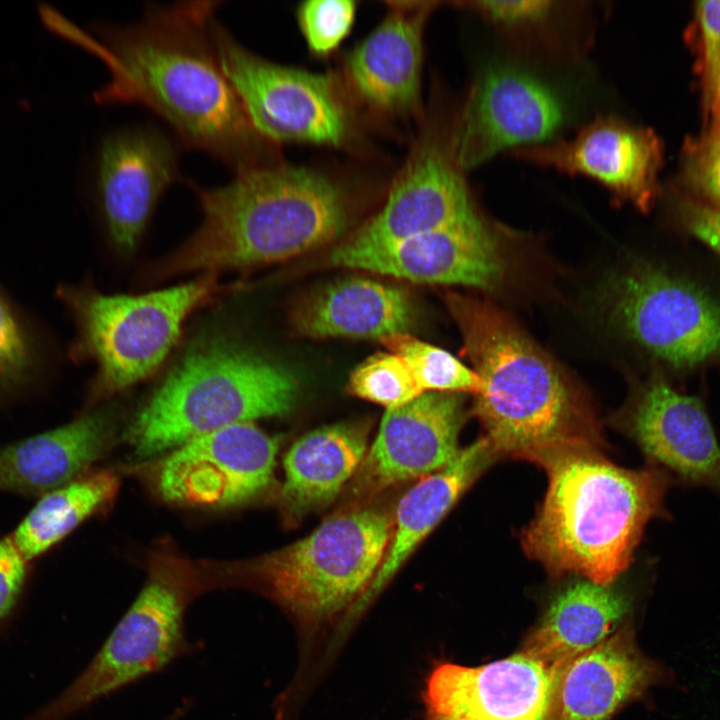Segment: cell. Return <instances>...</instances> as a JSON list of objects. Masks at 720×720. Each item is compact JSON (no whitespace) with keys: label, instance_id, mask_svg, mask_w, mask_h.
<instances>
[{"label":"cell","instance_id":"6da1fadb","mask_svg":"<svg viewBox=\"0 0 720 720\" xmlns=\"http://www.w3.org/2000/svg\"><path fill=\"white\" fill-rule=\"evenodd\" d=\"M219 4H150L135 24L95 29L98 38L69 23L61 33L108 68L109 81L95 94L98 103L148 107L184 145L239 174L273 162L270 142L250 123L220 65L211 30Z\"/></svg>","mask_w":720,"mask_h":720},{"label":"cell","instance_id":"7a4b0ae2","mask_svg":"<svg viewBox=\"0 0 720 720\" xmlns=\"http://www.w3.org/2000/svg\"><path fill=\"white\" fill-rule=\"evenodd\" d=\"M190 184L202 222L156 264L157 278L286 260L338 238L350 219L346 187L304 166L273 162L239 173L224 186Z\"/></svg>","mask_w":720,"mask_h":720},{"label":"cell","instance_id":"3957f363","mask_svg":"<svg viewBox=\"0 0 720 720\" xmlns=\"http://www.w3.org/2000/svg\"><path fill=\"white\" fill-rule=\"evenodd\" d=\"M538 465L548 488L521 534L525 552L553 576L611 585L629 566L648 522L666 514L665 471L620 467L591 444L561 449Z\"/></svg>","mask_w":720,"mask_h":720},{"label":"cell","instance_id":"277c9868","mask_svg":"<svg viewBox=\"0 0 720 720\" xmlns=\"http://www.w3.org/2000/svg\"><path fill=\"white\" fill-rule=\"evenodd\" d=\"M448 306L482 382L473 413L495 457L539 464L561 449L599 444L591 416L561 371L503 311L457 294Z\"/></svg>","mask_w":720,"mask_h":720},{"label":"cell","instance_id":"5b68a950","mask_svg":"<svg viewBox=\"0 0 720 720\" xmlns=\"http://www.w3.org/2000/svg\"><path fill=\"white\" fill-rule=\"evenodd\" d=\"M295 378L228 335H209L175 365L132 422L138 456L158 454L198 436L294 406Z\"/></svg>","mask_w":720,"mask_h":720},{"label":"cell","instance_id":"8992f818","mask_svg":"<svg viewBox=\"0 0 720 720\" xmlns=\"http://www.w3.org/2000/svg\"><path fill=\"white\" fill-rule=\"evenodd\" d=\"M220 289L213 273L141 295L60 288L58 296L77 328L73 355L97 365L91 395L110 396L150 376L176 344L188 316Z\"/></svg>","mask_w":720,"mask_h":720},{"label":"cell","instance_id":"52a82bcc","mask_svg":"<svg viewBox=\"0 0 720 720\" xmlns=\"http://www.w3.org/2000/svg\"><path fill=\"white\" fill-rule=\"evenodd\" d=\"M393 524L376 508L334 515L311 534L249 564L257 586L308 625L353 608L374 579Z\"/></svg>","mask_w":720,"mask_h":720},{"label":"cell","instance_id":"ba28073f","mask_svg":"<svg viewBox=\"0 0 720 720\" xmlns=\"http://www.w3.org/2000/svg\"><path fill=\"white\" fill-rule=\"evenodd\" d=\"M611 322L675 371L720 360V299L692 279L639 262L605 286Z\"/></svg>","mask_w":720,"mask_h":720},{"label":"cell","instance_id":"9c48e42d","mask_svg":"<svg viewBox=\"0 0 720 720\" xmlns=\"http://www.w3.org/2000/svg\"><path fill=\"white\" fill-rule=\"evenodd\" d=\"M187 604L185 588L151 578L87 666L31 720H67L192 653L197 647L185 629Z\"/></svg>","mask_w":720,"mask_h":720},{"label":"cell","instance_id":"30bf717a","mask_svg":"<svg viewBox=\"0 0 720 720\" xmlns=\"http://www.w3.org/2000/svg\"><path fill=\"white\" fill-rule=\"evenodd\" d=\"M211 30L220 65L263 139L333 147L345 142L347 112L328 75L261 58L216 19Z\"/></svg>","mask_w":720,"mask_h":720},{"label":"cell","instance_id":"8fae6325","mask_svg":"<svg viewBox=\"0 0 720 720\" xmlns=\"http://www.w3.org/2000/svg\"><path fill=\"white\" fill-rule=\"evenodd\" d=\"M572 117L569 98L524 64L494 59L473 83L451 136L457 163L473 169L505 150L557 138Z\"/></svg>","mask_w":720,"mask_h":720},{"label":"cell","instance_id":"7c38bea8","mask_svg":"<svg viewBox=\"0 0 720 720\" xmlns=\"http://www.w3.org/2000/svg\"><path fill=\"white\" fill-rule=\"evenodd\" d=\"M563 667L523 650L480 666L439 662L425 680L420 720H549Z\"/></svg>","mask_w":720,"mask_h":720},{"label":"cell","instance_id":"4fadbf2b","mask_svg":"<svg viewBox=\"0 0 720 720\" xmlns=\"http://www.w3.org/2000/svg\"><path fill=\"white\" fill-rule=\"evenodd\" d=\"M278 440L251 422L231 425L180 445L161 464L158 489L170 502L231 506L269 485Z\"/></svg>","mask_w":720,"mask_h":720},{"label":"cell","instance_id":"5bb4252c","mask_svg":"<svg viewBox=\"0 0 720 720\" xmlns=\"http://www.w3.org/2000/svg\"><path fill=\"white\" fill-rule=\"evenodd\" d=\"M537 166L594 179L618 202L647 212L658 193L662 147L656 134L616 115H599L570 138L513 150Z\"/></svg>","mask_w":720,"mask_h":720},{"label":"cell","instance_id":"9a60e30c","mask_svg":"<svg viewBox=\"0 0 720 720\" xmlns=\"http://www.w3.org/2000/svg\"><path fill=\"white\" fill-rule=\"evenodd\" d=\"M476 209L451 138L445 142L429 137L412 151L380 210L336 248L346 252L384 248Z\"/></svg>","mask_w":720,"mask_h":720},{"label":"cell","instance_id":"2e32d148","mask_svg":"<svg viewBox=\"0 0 720 720\" xmlns=\"http://www.w3.org/2000/svg\"><path fill=\"white\" fill-rule=\"evenodd\" d=\"M330 261L417 283L496 288L503 278L498 238L478 209L447 225L380 249L346 252Z\"/></svg>","mask_w":720,"mask_h":720},{"label":"cell","instance_id":"e0dca14e","mask_svg":"<svg viewBox=\"0 0 720 720\" xmlns=\"http://www.w3.org/2000/svg\"><path fill=\"white\" fill-rule=\"evenodd\" d=\"M174 146L158 129L125 128L108 135L100 149L98 193L114 247H137L165 190L178 178Z\"/></svg>","mask_w":720,"mask_h":720},{"label":"cell","instance_id":"ac0fdd59","mask_svg":"<svg viewBox=\"0 0 720 720\" xmlns=\"http://www.w3.org/2000/svg\"><path fill=\"white\" fill-rule=\"evenodd\" d=\"M463 421V397L456 393L424 392L386 411L354 488L361 494L376 493L444 468L460 452Z\"/></svg>","mask_w":720,"mask_h":720},{"label":"cell","instance_id":"d6986e66","mask_svg":"<svg viewBox=\"0 0 720 720\" xmlns=\"http://www.w3.org/2000/svg\"><path fill=\"white\" fill-rule=\"evenodd\" d=\"M626 429L648 459L678 480L720 493V445L703 402L655 372L628 409Z\"/></svg>","mask_w":720,"mask_h":720},{"label":"cell","instance_id":"ffe728a7","mask_svg":"<svg viewBox=\"0 0 720 720\" xmlns=\"http://www.w3.org/2000/svg\"><path fill=\"white\" fill-rule=\"evenodd\" d=\"M349 53L345 74L357 98L387 116L414 112L420 100L427 21L437 1H393Z\"/></svg>","mask_w":720,"mask_h":720},{"label":"cell","instance_id":"44dd1931","mask_svg":"<svg viewBox=\"0 0 720 720\" xmlns=\"http://www.w3.org/2000/svg\"><path fill=\"white\" fill-rule=\"evenodd\" d=\"M669 680L670 672L639 648L627 622L563 667L549 720H612Z\"/></svg>","mask_w":720,"mask_h":720},{"label":"cell","instance_id":"7402d4cb","mask_svg":"<svg viewBox=\"0 0 720 720\" xmlns=\"http://www.w3.org/2000/svg\"><path fill=\"white\" fill-rule=\"evenodd\" d=\"M630 609L628 596L612 584L580 578L554 595L521 650L563 667L629 622Z\"/></svg>","mask_w":720,"mask_h":720},{"label":"cell","instance_id":"603a6c76","mask_svg":"<svg viewBox=\"0 0 720 720\" xmlns=\"http://www.w3.org/2000/svg\"><path fill=\"white\" fill-rule=\"evenodd\" d=\"M495 459L482 437L444 468L424 476L400 500L392 535L370 586L353 606L360 612L387 585L421 541L439 524L463 493ZM351 609V610H352Z\"/></svg>","mask_w":720,"mask_h":720},{"label":"cell","instance_id":"cb8c5ba5","mask_svg":"<svg viewBox=\"0 0 720 720\" xmlns=\"http://www.w3.org/2000/svg\"><path fill=\"white\" fill-rule=\"evenodd\" d=\"M412 320V306L402 290L364 278H348L320 289L294 317L297 330L306 336L380 340L406 333Z\"/></svg>","mask_w":720,"mask_h":720},{"label":"cell","instance_id":"d4e9b609","mask_svg":"<svg viewBox=\"0 0 720 720\" xmlns=\"http://www.w3.org/2000/svg\"><path fill=\"white\" fill-rule=\"evenodd\" d=\"M103 415H86L0 449V490L42 496L69 483L104 450Z\"/></svg>","mask_w":720,"mask_h":720},{"label":"cell","instance_id":"484cf974","mask_svg":"<svg viewBox=\"0 0 720 720\" xmlns=\"http://www.w3.org/2000/svg\"><path fill=\"white\" fill-rule=\"evenodd\" d=\"M366 447V431L359 424L324 426L299 438L284 458L286 518L296 523L330 503L358 471Z\"/></svg>","mask_w":720,"mask_h":720},{"label":"cell","instance_id":"4316f807","mask_svg":"<svg viewBox=\"0 0 720 720\" xmlns=\"http://www.w3.org/2000/svg\"><path fill=\"white\" fill-rule=\"evenodd\" d=\"M118 480L110 472L69 482L40 497L12 539L27 561L58 543L97 509L112 500Z\"/></svg>","mask_w":720,"mask_h":720},{"label":"cell","instance_id":"83f0119b","mask_svg":"<svg viewBox=\"0 0 720 720\" xmlns=\"http://www.w3.org/2000/svg\"><path fill=\"white\" fill-rule=\"evenodd\" d=\"M380 341L407 363L423 392L476 395L481 389V379L473 368L442 348L407 333L394 334Z\"/></svg>","mask_w":720,"mask_h":720},{"label":"cell","instance_id":"f1b7e54d","mask_svg":"<svg viewBox=\"0 0 720 720\" xmlns=\"http://www.w3.org/2000/svg\"><path fill=\"white\" fill-rule=\"evenodd\" d=\"M349 391L386 408H399L424 393L407 363L392 352H378L351 373Z\"/></svg>","mask_w":720,"mask_h":720},{"label":"cell","instance_id":"f546056e","mask_svg":"<svg viewBox=\"0 0 720 720\" xmlns=\"http://www.w3.org/2000/svg\"><path fill=\"white\" fill-rule=\"evenodd\" d=\"M357 2L353 0H308L296 10L301 33L311 53L326 57L335 52L354 25Z\"/></svg>","mask_w":720,"mask_h":720},{"label":"cell","instance_id":"4dcf8cb0","mask_svg":"<svg viewBox=\"0 0 720 720\" xmlns=\"http://www.w3.org/2000/svg\"><path fill=\"white\" fill-rule=\"evenodd\" d=\"M37 351L29 329L0 292V393L17 390L33 377Z\"/></svg>","mask_w":720,"mask_h":720},{"label":"cell","instance_id":"1f68e13d","mask_svg":"<svg viewBox=\"0 0 720 720\" xmlns=\"http://www.w3.org/2000/svg\"><path fill=\"white\" fill-rule=\"evenodd\" d=\"M684 177L704 203L720 207V123L686 144Z\"/></svg>","mask_w":720,"mask_h":720},{"label":"cell","instance_id":"d6a6232c","mask_svg":"<svg viewBox=\"0 0 720 720\" xmlns=\"http://www.w3.org/2000/svg\"><path fill=\"white\" fill-rule=\"evenodd\" d=\"M558 4L545 0L457 2V5L479 15L488 24L510 33L540 28L556 15Z\"/></svg>","mask_w":720,"mask_h":720},{"label":"cell","instance_id":"836d02e7","mask_svg":"<svg viewBox=\"0 0 720 720\" xmlns=\"http://www.w3.org/2000/svg\"><path fill=\"white\" fill-rule=\"evenodd\" d=\"M695 19L698 30V67L706 99L720 66V0L697 2Z\"/></svg>","mask_w":720,"mask_h":720},{"label":"cell","instance_id":"e575fe53","mask_svg":"<svg viewBox=\"0 0 720 720\" xmlns=\"http://www.w3.org/2000/svg\"><path fill=\"white\" fill-rule=\"evenodd\" d=\"M27 562L12 537L0 539V626L10 616L22 593Z\"/></svg>","mask_w":720,"mask_h":720},{"label":"cell","instance_id":"d590c367","mask_svg":"<svg viewBox=\"0 0 720 720\" xmlns=\"http://www.w3.org/2000/svg\"><path fill=\"white\" fill-rule=\"evenodd\" d=\"M678 216L686 232L720 254V207L686 200L679 206Z\"/></svg>","mask_w":720,"mask_h":720},{"label":"cell","instance_id":"8d00e7d4","mask_svg":"<svg viewBox=\"0 0 720 720\" xmlns=\"http://www.w3.org/2000/svg\"><path fill=\"white\" fill-rule=\"evenodd\" d=\"M706 104L710 109L711 123H720V66L713 86L706 98Z\"/></svg>","mask_w":720,"mask_h":720}]
</instances>
